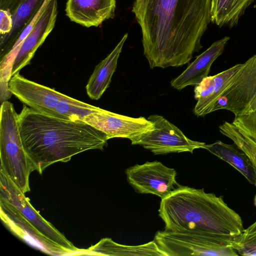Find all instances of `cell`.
Returning <instances> with one entry per match:
<instances>
[{
  "label": "cell",
  "instance_id": "5bb4252c",
  "mask_svg": "<svg viewBox=\"0 0 256 256\" xmlns=\"http://www.w3.org/2000/svg\"><path fill=\"white\" fill-rule=\"evenodd\" d=\"M8 89L12 94L30 108L52 116H54L56 106L64 96L28 80L18 73L11 77Z\"/></svg>",
  "mask_w": 256,
  "mask_h": 256
},
{
  "label": "cell",
  "instance_id": "e0dca14e",
  "mask_svg": "<svg viewBox=\"0 0 256 256\" xmlns=\"http://www.w3.org/2000/svg\"><path fill=\"white\" fill-rule=\"evenodd\" d=\"M128 36L125 34L112 52L96 66L86 86L87 94L91 99H100L109 86Z\"/></svg>",
  "mask_w": 256,
  "mask_h": 256
},
{
  "label": "cell",
  "instance_id": "52a82bcc",
  "mask_svg": "<svg viewBox=\"0 0 256 256\" xmlns=\"http://www.w3.org/2000/svg\"><path fill=\"white\" fill-rule=\"evenodd\" d=\"M256 108V54L242 64L227 88L204 112L226 110L235 116L247 115Z\"/></svg>",
  "mask_w": 256,
  "mask_h": 256
},
{
  "label": "cell",
  "instance_id": "9a60e30c",
  "mask_svg": "<svg viewBox=\"0 0 256 256\" xmlns=\"http://www.w3.org/2000/svg\"><path fill=\"white\" fill-rule=\"evenodd\" d=\"M116 0H68L66 15L74 22L84 26H98L113 18Z\"/></svg>",
  "mask_w": 256,
  "mask_h": 256
},
{
  "label": "cell",
  "instance_id": "484cf974",
  "mask_svg": "<svg viewBox=\"0 0 256 256\" xmlns=\"http://www.w3.org/2000/svg\"><path fill=\"white\" fill-rule=\"evenodd\" d=\"M254 205L255 206H256V195L254 197Z\"/></svg>",
  "mask_w": 256,
  "mask_h": 256
},
{
  "label": "cell",
  "instance_id": "4fadbf2b",
  "mask_svg": "<svg viewBox=\"0 0 256 256\" xmlns=\"http://www.w3.org/2000/svg\"><path fill=\"white\" fill-rule=\"evenodd\" d=\"M83 121L104 132L108 139L114 138L130 140L154 128L144 117L132 118L102 108L86 116Z\"/></svg>",
  "mask_w": 256,
  "mask_h": 256
},
{
  "label": "cell",
  "instance_id": "44dd1931",
  "mask_svg": "<svg viewBox=\"0 0 256 256\" xmlns=\"http://www.w3.org/2000/svg\"><path fill=\"white\" fill-rule=\"evenodd\" d=\"M100 108L64 95L56 106L54 116L71 120H83L86 116Z\"/></svg>",
  "mask_w": 256,
  "mask_h": 256
},
{
  "label": "cell",
  "instance_id": "2e32d148",
  "mask_svg": "<svg viewBox=\"0 0 256 256\" xmlns=\"http://www.w3.org/2000/svg\"><path fill=\"white\" fill-rule=\"evenodd\" d=\"M230 40L228 36L214 42L208 49L197 56L186 68L170 82L171 86L181 90L188 86H196L208 76L215 60L222 54Z\"/></svg>",
  "mask_w": 256,
  "mask_h": 256
},
{
  "label": "cell",
  "instance_id": "d6986e66",
  "mask_svg": "<svg viewBox=\"0 0 256 256\" xmlns=\"http://www.w3.org/2000/svg\"><path fill=\"white\" fill-rule=\"evenodd\" d=\"M82 254L164 256L154 240L142 244L128 246L118 244L110 238H104L89 248L82 250Z\"/></svg>",
  "mask_w": 256,
  "mask_h": 256
},
{
  "label": "cell",
  "instance_id": "d4e9b609",
  "mask_svg": "<svg viewBox=\"0 0 256 256\" xmlns=\"http://www.w3.org/2000/svg\"><path fill=\"white\" fill-rule=\"evenodd\" d=\"M243 234L246 235H250L256 234V221L244 229Z\"/></svg>",
  "mask_w": 256,
  "mask_h": 256
},
{
  "label": "cell",
  "instance_id": "83f0119b",
  "mask_svg": "<svg viewBox=\"0 0 256 256\" xmlns=\"http://www.w3.org/2000/svg\"></svg>",
  "mask_w": 256,
  "mask_h": 256
},
{
  "label": "cell",
  "instance_id": "6da1fadb",
  "mask_svg": "<svg viewBox=\"0 0 256 256\" xmlns=\"http://www.w3.org/2000/svg\"><path fill=\"white\" fill-rule=\"evenodd\" d=\"M212 0H134L132 12L142 34L150 67L183 66L202 48Z\"/></svg>",
  "mask_w": 256,
  "mask_h": 256
},
{
  "label": "cell",
  "instance_id": "30bf717a",
  "mask_svg": "<svg viewBox=\"0 0 256 256\" xmlns=\"http://www.w3.org/2000/svg\"><path fill=\"white\" fill-rule=\"evenodd\" d=\"M125 174L128 182L136 192L154 194L161 199L180 186L176 181V170L156 160L130 166Z\"/></svg>",
  "mask_w": 256,
  "mask_h": 256
},
{
  "label": "cell",
  "instance_id": "7c38bea8",
  "mask_svg": "<svg viewBox=\"0 0 256 256\" xmlns=\"http://www.w3.org/2000/svg\"><path fill=\"white\" fill-rule=\"evenodd\" d=\"M0 210L2 221L19 238L46 253L70 255L68 250L44 235L21 212L0 196Z\"/></svg>",
  "mask_w": 256,
  "mask_h": 256
},
{
  "label": "cell",
  "instance_id": "ba28073f",
  "mask_svg": "<svg viewBox=\"0 0 256 256\" xmlns=\"http://www.w3.org/2000/svg\"><path fill=\"white\" fill-rule=\"evenodd\" d=\"M148 120L153 124L154 128L131 138L132 144L141 146L154 154L192 153L196 149H205L206 143L188 138L182 130L162 116L152 114Z\"/></svg>",
  "mask_w": 256,
  "mask_h": 256
},
{
  "label": "cell",
  "instance_id": "7402d4cb",
  "mask_svg": "<svg viewBox=\"0 0 256 256\" xmlns=\"http://www.w3.org/2000/svg\"><path fill=\"white\" fill-rule=\"evenodd\" d=\"M220 132L234 142L250 159L256 168V142L227 122L219 126Z\"/></svg>",
  "mask_w": 256,
  "mask_h": 256
},
{
  "label": "cell",
  "instance_id": "8992f818",
  "mask_svg": "<svg viewBox=\"0 0 256 256\" xmlns=\"http://www.w3.org/2000/svg\"><path fill=\"white\" fill-rule=\"evenodd\" d=\"M58 14L57 0H48L32 22L24 30L12 50L0 60V70L11 77L28 64L36 50L53 30Z\"/></svg>",
  "mask_w": 256,
  "mask_h": 256
},
{
  "label": "cell",
  "instance_id": "277c9868",
  "mask_svg": "<svg viewBox=\"0 0 256 256\" xmlns=\"http://www.w3.org/2000/svg\"><path fill=\"white\" fill-rule=\"evenodd\" d=\"M0 170L24 193L30 192V176L36 169L22 144L18 114L8 100L0 106Z\"/></svg>",
  "mask_w": 256,
  "mask_h": 256
},
{
  "label": "cell",
  "instance_id": "8fae6325",
  "mask_svg": "<svg viewBox=\"0 0 256 256\" xmlns=\"http://www.w3.org/2000/svg\"><path fill=\"white\" fill-rule=\"evenodd\" d=\"M0 196L16 207L46 237L62 246L70 254H78L76 248L52 224L46 220L30 204L24 193L4 172L0 170Z\"/></svg>",
  "mask_w": 256,
  "mask_h": 256
},
{
  "label": "cell",
  "instance_id": "cb8c5ba5",
  "mask_svg": "<svg viewBox=\"0 0 256 256\" xmlns=\"http://www.w3.org/2000/svg\"><path fill=\"white\" fill-rule=\"evenodd\" d=\"M234 249L238 255L256 256V234L239 235Z\"/></svg>",
  "mask_w": 256,
  "mask_h": 256
},
{
  "label": "cell",
  "instance_id": "603a6c76",
  "mask_svg": "<svg viewBox=\"0 0 256 256\" xmlns=\"http://www.w3.org/2000/svg\"><path fill=\"white\" fill-rule=\"evenodd\" d=\"M232 123L256 142V108L249 114L235 116Z\"/></svg>",
  "mask_w": 256,
  "mask_h": 256
},
{
  "label": "cell",
  "instance_id": "9c48e42d",
  "mask_svg": "<svg viewBox=\"0 0 256 256\" xmlns=\"http://www.w3.org/2000/svg\"><path fill=\"white\" fill-rule=\"evenodd\" d=\"M48 0H0V60L10 52Z\"/></svg>",
  "mask_w": 256,
  "mask_h": 256
},
{
  "label": "cell",
  "instance_id": "4316f807",
  "mask_svg": "<svg viewBox=\"0 0 256 256\" xmlns=\"http://www.w3.org/2000/svg\"><path fill=\"white\" fill-rule=\"evenodd\" d=\"M215 0H212V6L214 4Z\"/></svg>",
  "mask_w": 256,
  "mask_h": 256
},
{
  "label": "cell",
  "instance_id": "ffe728a7",
  "mask_svg": "<svg viewBox=\"0 0 256 256\" xmlns=\"http://www.w3.org/2000/svg\"><path fill=\"white\" fill-rule=\"evenodd\" d=\"M253 1L216 0L212 6L211 22L220 27H232L238 24L240 17Z\"/></svg>",
  "mask_w": 256,
  "mask_h": 256
},
{
  "label": "cell",
  "instance_id": "7a4b0ae2",
  "mask_svg": "<svg viewBox=\"0 0 256 256\" xmlns=\"http://www.w3.org/2000/svg\"><path fill=\"white\" fill-rule=\"evenodd\" d=\"M18 126L24 150L40 174L82 152L102 150L108 140L84 121L52 116L26 106L18 114Z\"/></svg>",
  "mask_w": 256,
  "mask_h": 256
},
{
  "label": "cell",
  "instance_id": "5b68a950",
  "mask_svg": "<svg viewBox=\"0 0 256 256\" xmlns=\"http://www.w3.org/2000/svg\"><path fill=\"white\" fill-rule=\"evenodd\" d=\"M238 236L211 232L158 231L154 240L164 256H239L234 246Z\"/></svg>",
  "mask_w": 256,
  "mask_h": 256
},
{
  "label": "cell",
  "instance_id": "ac0fdd59",
  "mask_svg": "<svg viewBox=\"0 0 256 256\" xmlns=\"http://www.w3.org/2000/svg\"><path fill=\"white\" fill-rule=\"evenodd\" d=\"M205 149L230 164L251 184L256 187V168L248 156L235 144H227L218 140L211 144H206Z\"/></svg>",
  "mask_w": 256,
  "mask_h": 256
},
{
  "label": "cell",
  "instance_id": "3957f363",
  "mask_svg": "<svg viewBox=\"0 0 256 256\" xmlns=\"http://www.w3.org/2000/svg\"><path fill=\"white\" fill-rule=\"evenodd\" d=\"M158 215L168 230L239 236L244 230L240 216L223 197L204 188L180 185L161 199Z\"/></svg>",
  "mask_w": 256,
  "mask_h": 256
}]
</instances>
